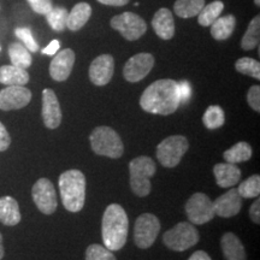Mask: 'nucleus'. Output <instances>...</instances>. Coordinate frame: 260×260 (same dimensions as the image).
<instances>
[{
  "mask_svg": "<svg viewBox=\"0 0 260 260\" xmlns=\"http://www.w3.org/2000/svg\"><path fill=\"white\" fill-rule=\"evenodd\" d=\"M181 105L178 86L175 80L162 79L149 84L140 98L142 110L153 115L169 116Z\"/></svg>",
  "mask_w": 260,
  "mask_h": 260,
  "instance_id": "nucleus-1",
  "label": "nucleus"
},
{
  "mask_svg": "<svg viewBox=\"0 0 260 260\" xmlns=\"http://www.w3.org/2000/svg\"><path fill=\"white\" fill-rule=\"evenodd\" d=\"M129 219L124 209L118 204L106 207L103 216L102 235L104 246L110 251H119L128 239Z\"/></svg>",
  "mask_w": 260,
  "mask_h": 260,
  "instance_id": "nucleus-2",
  "label": "nucleus"
},
{
  "mask_svg": "<svg viewBox=\"0 0 260 260\" xmlns=\"http://www.w3.org/2000/svg\"><path fill=\"white\" fill-rule=\"evenodd\" d=\"M61 203L70 212H79L86 200V177L80 170H68L59 176Z\"/></svg>",
  "mask_w": 260,
  "mask_h": 260,
  "instance_id": "nucleus-3",
  "label": "nucleus"
},
{
  "mask_svg": "<svg viewBox=\"0 0 260 260\" xmlns=\"http://www.w3.org/2000/svg\"><path fill=\"white\" fill-rule=\"evenodd\" d=\"M89 141L93 152L98 155L118 159L124 153L121 136L110 126H96L89 136Z\"/></svg>",
  "mask_w": 260,
  "mask_h": 260,
  "instance_id": "nucleus-4",
  "label": "nucleus"
},
{
  "mask_svg": "<svg viewBox=\"0 0 260 260\" xmlns=\"http://www.w3.org/2000/svg\"><path fill=\"white\" fill-rule=\"evenodd\" d=\"M157 167L153 159L141 155L129 162L130 188L135 195L144 198L151 193V178L154 176Z\"/></svg>",
  "mask_w": 260,
  "mask_h": 260,
  "instance_id": "nucleus-5",
  "label": "nucleus"
},
{
  "mask_svg": "<svg viewBox=\"0 0 260 260\" xmlns=\"http://www.w3.org/2000/svg\"><path fill=\"white\" fill-rule=\"evenodd\" d=\"M199 232L194 224L181 222L162 235L165 246L175 252H183L199 242Z\"/></svg>",
  "mask_w": 260,
  "mask_h": 260,
  "instance_id": "nucleus-6",
  "label": "nucleus"
},
{
  "mask_svg": "<svg viewBox=\"0 0 260 260\" xmlns=\"http://www.w3.org/2000/svg\"><path fill=\"white\" fill-rule=\"evenodd\" d=\"M188 148L189 142L187 138L182 135L169 136L157 146V158L162 167L175 168L180 164Z\"/></svg>",
  "mask_w": 260,
  "mask_h": 260,
  "instance_id": "nucleus-7",
  "label": "nucleus"
},
{
  "mask_svg": "<svg viewBox=\"0 0 260 260\" xmlns=\"http://www.w3.org/2000/svg\"><path fill=\"white\" fill-rule=\"evenodd\" d=\"M160 232V222L154 214H140L135 220L134 225V241L139 248H149L157 240Z\"/></svg>",
  "mask_w": 260,
  "mask_h": 260,
  "instance_id": "nucleus-8",
  "label": "nucleus"
},
{
  "mask_svg": "<svg viewBox=\"0 0 260 260\" xmlns=\"http://www.w3.org/2000/svg\"><path fill=\"white\" fill-rule=\"evenodd\" d=\"M187 217L191 224L203 225L214 218L213 201L204 193H195L186 203Z\"/></svg>",
  "mask_w": 260,
  "mask_h": 260,
  "instance_id": "nucleus-9",
  "label": "nucleus"
},
{
  "mask_svg": "<svg viewBox=\"0 0 260 260\" xmlns=\"http://www.w3.org/2000/svg\"><path fill=\"white\" fill-rule=\"evenodd\" d=\"M115 30L121 32V35L128 41L138 40L147 30V24L140 16L133 12H123L117 15L110 22Z\"/></svg>",
  "mask_w": 260,
  "mask_h": 260,
  "instance_id": "nucleus-10",
  "label": "nucleus"
},
{
  "mask_svg": "<svg viewBox=\"0 0 260 260\" xmlns=\"http://www.w3.org/2000/svg\"><path fill=\"white\" fill-rule=\"evenodd\" d=\"M31 197L40 212L44 214L56 212L58 206L56 189L48 178H40L35 182L31 189Z\"/></svg>",
  "mask_w": 260,
  "mask_h": 260,
  "instance_id": "nucleus-11",
  "label": "nucleus"
},
{
  "mask_svg": "<svg viewBox=\"0 0 260 260\" xmlns=\"http://www.w3.org/2000/svg\"><path fill=\"white\" fill-rule=\"evenodd\" d=\"M154 67V57L151 53H138L126 61L123 69L124 79L135 83L144 80Z\"/></svg>",
  "mask_w": 260,
  "mask_h": 260,
  "instance_id": "nucleus-12",
  "label": "nucleus"
},
{
  "mask_svg": "<svg viewBox=\"0 0 260 260\" xmlns=\"http://www.w3.org/2000/svg\"><path fill=\"white\" fill-rule=\"evenodd\" d=\"M30 100L31 92L24 86H8L0 90V110L3 111L23 109Z\"/></svg>",
  "mask_w": 260,
  "mask_h": 260,
  "instance_id": "nucleus-13",
  "label": "nucleus"
},
{
  "mask_svg": "<svg viewBox=\"0 0 260 260\" xmlns=\"http://www.w3.org/2000/svg\"><path fill=\"white\" fill-rule=\"evenodd\" d=\"M115 71V60L110 54H102L89 67V80L95 86H105L111 81Z\"/></svg>",
  "mask_w": 260,
  "mask_h": 260,
  "instance_id": "nucleus-14",
  "label": "nucleus"
},
{
  "mask_svg": "<svg viewBox=\"0 0 260 260\" xmlns=\"http://www.w3.org/2000/svg\"><path fill=\"white\" fill-rule=\"evenodd\" d=\"M213 209L214 214L222 218L236 216L242 209V197L236 188H232L213 201Z\"/></svg>",
  "mask_w": 260,
  "mask_h": 260,
  "instance_id": "nucleus-15",
  "label": "nucleus"
},
{
  "mask_svg": "<svg viewBox=\"0 0 260 260\" xmlns=\"http://www.w3.org/2000/svg\"><path fill=\"white\" fill-rule=\"evenodd\" d=\"M60 104L56 93L50 88L42 92V119L48 129H57L61 123Z\"/></svg>",
  "mask_w": 260,
  "mask_h": 260,
  "instance_id": "nucleus-16",
  "label": "nucleus"
},
{
  "mask_svg": "<svg viewBox=\"0 0 260 260\" xmlns=\"http://www.w3.org/2000/svg\"><path fill=\"white\" fill-rule=\"evenodd\" d=\"M75 64V53L70 48L58 52L50 64V75L54 81L63 82L70 76Z\"/></svg>",
  "mask_w": 260,
  "mask_h": 260,
  "instance_id": "nucleus-17",
  "label": "nucleus"
},
{
  "mask_svg": "<svg viewBox=\"0 0 260 260\" xmlns=\"http://www.w3.org/2000/svg\"><path fill=\"white\" fill-rule=\"evenodd\" d=\"M213 174L217 184L222 188H232L236 186L241 178V170L236 167V164H230L226 161L214 165Z\"/></svg>",
  "mask_w": 260,
  "mask_h": 260,
  "instance_id": "nucleus-18",
  "label": "nucleus"
},
{
  "mask_svg": "<svg viewBox=\"0 0 260 260\" xmlns=\"http://www.w3.org/2000/svg\"><path fill=\"white\" fill-rule=\"evenodd\" d=\"M152 27L155 34L162 40H170L175 35V21L170 10L159 9L152 19Z\"/></svg>",
  "mask_w": 260,
  "mask_h": 260,
  "instance_id": "nucleus-19",
  "label": "nucleus"
},
{
  "mask_svg": "<svg viewBox=\"0 0 260 260\" xmlns=\"http://www.w3.org/2000/svg\"><path fill=\"white\" fill-rule=\"evenodd\" d=\"M220 247L225 260H247L245 247L235 234H224L220 240Z\"/></svg>",
  "mask_w": 260,
  "mask_h": 260,
  "instance_id": "nucleus-20",
  "label": "nucleus"
},
{
  "mask_svg": "<svg viewBox=\"0 0 260 260\" xmlns=\"http://www.w3.org/2000/svg\"><path fill=\"white\" fill-rule=\"evenodd\" d=\"M21 211L18 203L12 197L0 198V222L14 226L21 222Z\"/></svg>",
  "mask_w": 260,
  "mask_h": 260,
  "instance_id": "nucleus-21",
  "label": "nucleus"
},
{
  "mask_svg": "<svg viewBox=\"0 0 260 260\" xmlns=\"http://www.w3.org/2000/svg\"><path fill=\"white\" fill-rule=\"evenodd\" d=\"M29 82V74L25 69L3 65L0 67V83L5 86H25Z\"/></svg>",
  "mask_w": 260,
  "mask_h": 260,
  "instance_id": "nucleus-22",
  "label": "nucleus"
},
{
  "mask_svg": "<svg viewBox=\"0 0 260 260\" xmlns=\"http://www.w3.org/2000/svg\"><path fill=\"white\" fill-rule=\"evenodd\" d=\"M92 16V8L87 3H79L76 4L68 15L67 28L70 30L76 31L80 30L84 24L88 22V19Z\"/></svg>",
  "mask_w": 260,
  "mask_h": 260,
  "instance_id": "nucleus-23",
  "label": "nucleus"
},
{
  "mask_svg": "<svg viewBox=\"0 0 260 260\" xmlns=\"http://www.w3.org/2000/svg\"><path fill=\"white\" fill-rule=\"evenodd\" d=\"M236 25V18L233 15H226L218 17L211 24V35L216 40H226L232 37Z\"/></svg>",
  "mask_w": 260,
  "mask_h": 260,
  "instance_id": "nucleus-24",
  "label": "nucleus"
},
{
  "mask_svg": "<svg viewBox=\"0 0 260 260\" xmlns=\"http://www.w3.org/2000/svg\"><path fill=\"white\" fill-rule=\"evenodd\" d=\"M252 146L248 142L241 141L237 142L236 145H234L229 149H226L223 153V158L225 159L226 162H230V164H239V162L249 160L252 158Z\"/></svg>",
  "mask_w": 260,
  "mask_h": 260,
  "instance_id": "nucleus-25",
  "label": "nucleus"
},
{
  "mask_svg": "<svg viewBox=\"0 0 260 260\" xmlns=\"http://www.w3.org/2000/svg\"><path fill=\"white\" fill-rule=\"evenodd\" d=\"M9 56L11 60V65L27 70L31 65V54L28 48L21 42H14L9 46Z\"/></svg>",
  "mask_w": 260,
  "mask_h": 260,
  "instance_id": "nucleus-26",
  "label": "nucleus"
},
{
  "mask_svg": "<svg viewBox=\"0 0 260 260\" xmlns=\"http://www.w3.org/2000/svg\"><path fill=\"white\" fill-rule=\"evenodd\" d=\"M204 6L205 0H176L174 10L178 17L190 18L199 15Z\"/></svg>",
  "mask_w": 260,
  "mask_h": 260,
  "instance_id": "nucleus-27",
  "label": "nucleus"
},
{
  "mask_svg": "<svg viewBox=\"0 0 260 260\" xmlns=\"http://www.w3.org/2000/svg\"><path fill=\"white\" fill-rule=\"evenodd\" d=\"M224 10V4L219 0L211 3V4L204 6L203 10L198 15V22L203 27H209L219 17Z\"/></svg>",
  "mask_w": 260,
  "mask_h": 260,
  "instance_id": "nucleus-28",
  "label": "nucleus"
},
{
  "mask_svg": "<svg viewBox=\"0 0 260 260\" xmlns=\"http://www.w3.org/2000/svg\"><path fill=\"white\" fill-rule=\"evenodd\" d=\"M259 34H260V17L255 16L248 24L246 34L243 35L241 41V47L245 51H251L259 45Z\"/></svg>",
  "mask_w": 260,
  "mask_h": 260,
  "instance_id": "nucleus-29",
  "label": "nucleus"
},
{
  "mask_svg": "<svg viewBox=\"0 0 260 260\" xmlns=\"http://www.w3.org/2000/svg\"><path fill=\"white\" fill-rule=\"evenodd\" d=\"M225 122V113L218 105L207 107L203 116V123L207 129H218Z\"/></svg>",
  "mask_w": 260,
  "mask_h": 260,
  "instance_id": "nucleus-30",
  "label": "nucleus"
},
{
  "mask_svg": "<svg viewBox=\"0 0 260 260\" xmlns=\"http://www.w3.org/2000/svg\"><path fill=\"white\" fill-rule=\"evenodd\" d=\"M68 10L65 8H52L46 16V19L50 27L56 31H63L67 28L68 21Z\"/></svg>",
  "mask_w": 260,
  "mask_h": 260,
  "instance_id": "nucleus-31",
  "label": "nucleus"
},
{
  "mask_svg": "<svg viewBox=\"0 0 260 260\" xmlns=\"http://www.w3.org/2000/svg\"><path fill=\"white\" fill-rule=\"evenodd\" d=\"M237 191L242 198L246 199H255L260 194V176L259 175H253L243 181L237 188Z\"/></svg>",
  "mask_w": 260,
  "mask_h": 260,
  "instance_id": "nucleus-32",
  "label": "nucleus"
},
{
  "mask_svg": "<svg viewBox=\"0 0 260 260\" xmlns=\"http://www.w3.org/2000/svg\"><path fill=\"white\" fill-rule=\"evenodd\" d=\"M235 68L239 73L247 75V76H251L253 79H260V63L258 60L253 59V58H240L239 60H236Z\"/></svg>",
  "mask_w": 260,
  "mask_h": 260,
  "instance_id": "nucleus-33",
  "label": "nucleus"
},
{
  "mask_svg": "<svg viewBox=\"0 0 260 260\" xmlns=\"http://www.w3.org/2000/svg\"><path fill=\"white\" fill-rule=\"evenodd\" d=\"M86 260H117L112 251L102 245H90L86 251Z\"/></svg>",
  "mask_w": 260,
  "mask_h": 260,
  "instance_id": "nucleus-34",
  "label": "nucleus"
},
{
  "mask_svg": "<svg viewBox=\"0 0 260 260\" xmlns=\"http://www.w3.org/2000/svg\"><path fill=\"white\" fill-rule=\"evenodd\" d=\"M16 37L19 40L23 42V45L28 48L29 52H38L39 51V45L35 41L34 37H32L31 30L29 28H17L15 30Z\"/></svg>",
  "mask_w": 260,
  "mask_h": 260,
  "instance_id": "nucleus-35",
  "label": "nucleus"
},
{
  "mask_svg": "<svg viewBox=\"0 0 260 260\" xmlns=\"http://www.w3.org/2000/svg\"><path fill=\"white\" fill-rule=\"evenodd\" d=\"M247 102L255 112H260V87L258 84L249 88L247 93Z\"/></svg>",
  "mask_w": 260,
  "mask_h": 260,
  "instance_id": "nucleus-36",
  "label": "nucleus"
},
{
  "mask_svg": "<svg viewBox=\"0 0 260 260\" xmlns=\"http://www.w3.org/2000/svg\"><path fill=\"white\" fill-rule=\"evenodd\" d=\"M27 2L30 5V8L37 14L40 15H47L52 10V8H53L51 0H27Z\"/></svg>",
  "mask_w": 260,
  "mask_h": 260,
  "instance_id": "nucleus-37",
  "label": "nucleus"
},
{
  "mask_svg": "<svg viewBox=\"0 0 260 260\" xmlns=\"http://www.w3.org/2000/svg\"><path fill=\"white\" fill-rule=\"evenodd\" d=\"M178 86V96H180V103L184 104L189 100L190 98V84L187 81H181L177 83Z\"/></svg>",
  "mask_w": 260,
  "mask_h": 260,
  "instance_id": "nucleus-38",
  "label": "nucleus"
},
{
  "mask_svg": "<svg viewBox=\"0 0 260 260\" xmlns=\"http://www.w3.org/2000/svg\"><path fill=\"white\" fill-rule=\"evenodd\" d=\"M11 145V138L5 125L0 122V152H4Z\"/></svg>",
  "mask_w": 260,
  "mask_h": 260,
  "instance_id": "nucleus-39",
  "label": "nucleus"
},
{
  "mask_svg": "<svg viewBox=\"0 0 260 260\" xmlns=\"http://www.w3.org/2000/svg\"><path fill=\"white\" fill-rule=\"evenodd\" d=\"M259 209H260V200H259V197H258L255 199L254 203L252 204L251 209H249V217H251L252 222L255 223V224H259L260 223Z\"/></svg>",
  "mask_w": 260,
  "mask_h": 260,
  "instance_id": "nucleus-40",
  "label": "nucleus"
},
{
  "mask_svg": "<svg viewBox=\"0 0 260 260\" xmlns=\"http://www.w3.org/2000/svg\"><path fill=\"white\" fill-rule=\"evenodd\" d=\"M59 47H60L59 41L53 40V41H51L46 47L42 48L41 52L44 54H47V56H54V54L58 52V50H59Z\"/></svg>",
  "mask_w": 260,
  "mask_h": 260,
  "instance_id": "nucleus-41",
  "label": "nucleus"
},
{
  "mask_svg": "<svg viewBox=\"0 0 260 260\" xmlns=\"http://www.w3.org/2000/svg\"><path fill=\"white\" fill-rule=\"evenodd\" d=\"M104 5L109 6H124L129 3V0H98Z\"/></svg>",
  "mask_w": 260,
  "mask_h": 260,
  "instance_id": "nucleus-42",
  "label": "nucleus"
},
{
  "mask_svg": "<svg viewBox=\"0 0 260 260\" xmlns=\"http://www.w3.org/2000/svg\"><path fill=\"white\" fill-rule=\"evenodd\" d=\"M188 260H212V259H211V256L207 254L206 252L197 251L190 255V258Z\"/></svg>",
  "mask_w": 260,
  "mask_h": 260,
  "instance_id": "nucleus-43",
  "label": "nucleus"
},
{
  "mask_svg": "<svg viewBox=\"0 0 260 260\" xmlns=\"http://www.w3.org/2000/svg\"><path fill=\"white\" fill-rule=\"evenodd\" d=\"M4 256V246H3V235L0 233V260Z\"/></svg>",
  "mask_w": 260,
  "mask_h": 260,
  "instance_id": "nucleus-44",
  "label": "nucleus"
},
{
  "mask_svg": "<svg viewBox=\"0 0 260 260\" xmlns=\"http://www.w3.org/2000/svg\"><path fill=\"white\" fill-rule=\"evenodd\" d=\"M254 4H255L256 6H259V5H260V0H254Z\"/></svg>",
  "mask_w": 260,
  "mask_h": 260,
  "instance_id": "nucleus-45",
  "label": "nucleus"
}]
</instances>
